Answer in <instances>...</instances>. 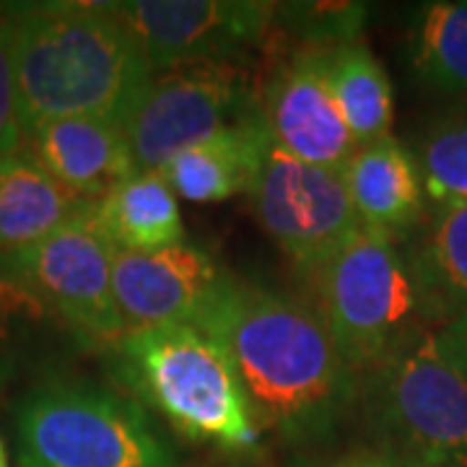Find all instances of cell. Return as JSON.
Masks as SVG:
<instances>
[{
	"label": "cell",
	"instance_id": "6da1fadb",
	"mask_svg": "<svg viewBox=\"0 0 467 467\" xmlns=\"http://www.w3.org/2000/svg\"><path fill=\"white\" fill-rule=\"evenodd\" d=\"M198 330L232 361L257 426L285 441L330 436L358 402L361 377L312 304L232 278Z\"/></svg>",
	"mask_w": 467,
	"mask_h": 467
},
{
	"label": "cell",
	"instance_id": "7a4b0ae2",
	"mask_svg": "<svg viewBox=\"0 0 467 467\" xmlns=\"http://www.w3.org/2000/svg\"><path fill=\"white\" fill-rule=\"evenodd\" d=\"M8 11L24 138L60 117L125 122L153 67L112 3H32Z\"/></svg>",
	"mask_w": 467,
	"mask_h": 467
},
{
	"label": "cell",
	"instance_id": "3957f363",
	"mask_svg": "<svg viewBox=\"0 0 467 467\" xmlns=\"http://www.w3.org/2000/svg\"><path fill=\"white\" fill-rule=\"evenodd\" d=\"M358 402L395 465L467 467V368L439 325H416L364 374Z\"/></svg>",
	"mask_w": 467,
	"mask_h": 467
},
{
	"label": "cell",
	"instance_id": "277c9868",
	"mask_svg": "<svg viewBox=\"0 0 467 467\" xmlns=\"http://www.w3.org/2000/svg\"><path fill=\"white\" fill-rule=\"evenodd\" d=\"M119 379L192 441L250 451L260 426L232 361L190 325L128 330L115 343Z\"/></svg>",
	"mask_w": 467,
	"mask_h": 467
},
{
	"label": "cell",
	"instance_id": "5b68a950",
	"mask_svg": "<svg viewBox=\"0 0 467 467\" xmlns=\"http://www.w3.org/2000/svg\"><path fill=\"white\" fill-rule=\"evenodd\" d=\"M21 467H180L146 410L104 384L55 379L18 402Z\"/></svg>",
	"mask_w": 467,
	"mask_h": 467
},
{
	"label": "cell",
	"instance_id": "8992f818",
	"mask_svg": "<svg viewBox=\"0 0 467 467\" xmlns=\"http://www.w3.org/2000/svg\"><path fill=\"white\" fill-rule=\"evenodd\" d=\"M309 284L312 306L358 377L423 322L416 284L398 242L367 226L335 252Z\"/></svg>",
	"mask_w": 467,
	"mask_h": 467
},
{
	"label": "cell",
	"instance_id": "52a82bcc",
	"mask_svg": "<svg viewBox=\"0 0 467 467\" xmlns=\"http://www.w3.org/2000/svg\"><path fill=\"white\" fill-rule=\"evenodd\" d=\"M260 115L250 70L218 60L156 70L122 125L138 169L159 171L184 149Z\"/></svg>",
	"mask_w": 467,
	"mask_h": 467
},
{
	"label": "cell",
	"instance_id": "ba28073f",
	"mask_svg": "<svg viewBox=\"0 0 467 467\" xmlns=\"http://www.w3.org/2000/svg\"><path fill=\"white\" fill-rule=\"evenodd\" d=\"M115 252L91 208L32 247L3 252L0 270L78 333L117 343L128 330L117 312L112 288Z\"/></svg>",
	"mask_w": 467,
	"mask_h": 467
},
{
	"label": "cell",
	"instance_id": "9c48e42d",
	"mask_svg": "<svg viewBox=\"0 0 467 467\" xmlns=\"http://www.w3.org/2000/svg\"><path fill=\"white\" fill-rule=\"evenodd\" d=\"M252 211L304 278L361 229L346 174L294 159L270 143L250 190Z\"/></svg>",
	"mask_w": 467,
	"mask_h": 467
},
{
	"label": "cell",
	"instance_id": "30bf717a",
	"mask_svg": "<svg viewBox=\"0 0 467 467\" xmlns=\"http://www.w3.org/2000/svg\"><path fill=\"white\" fill-rule=\"evenodd\" d=\"M133 32L153 73L236 60L265 39L275 3L260 0H133L112 3Z\"/></svg>",
	"mask_w": 467,
	"mask_h": 467
},
{
	"label": "cell",
	"instance_id": "8fae6325",
	"mask_svg": "<svg viewBox=\"0 0 467 467\" xmlns=\"http://www.w3.org/2000/svg\"><path fill=\"white\" fill-rule=\"evenodd\" d=\"M229 284V273L190 242L153 252H115L112 288L125 330L201 327Z\"/></svg>",
	"mask_w": 467,
	"mask_h": 467
},
{
	"label": "cell",
	"instance_id": "7c38bea8",
	"mask_svg": "<svg viewBox=\"0 0 467 467\" xmlns=\"http://www.w3.org/2000/svg\"><path fill=\"white\" fill-rule=\"evenodd\" d=\"M263 117L273 143L306 164L346 171L358 150L330 84V50L294 52L267 84Z\"/></svg>",
	"mask_w": 467,
	"mask_h": 467
},
{
	"label": "cell",
	"instance_id": "4fadbf2b",
	"mask_svg": "<svg viewBox=\"0 0 467 467\" xmlns=\"http://www.w3.org/2000/svg\"><path fill=\"white\" fill-rule=\"evenodd\" d=\"M26 150L57 182L88 202L138 171L125 125L107 117H60L24 138Z\"/></svg>",
	"mask_w": 467,
	"mask_h": 467
},
{
	"label": "cell",
	"instance_id": "5bb4252c",
	"mask_svg": "<svg viewBox=\"0 0 467 467\" xmlns=\"http://www.w3.org/2000/svg\"><path fill=\"white\" fill-rule=\"evenodd\" d=\"M343 174L361 226L398 242L426 216V190L416 153L398 138L389 135L358 149Z\"/></svg>",
	"mask_w": 467,
	"mask_h": 467
},
{
	"label": "cell",
	"instance_id": "9a60e30c",
	"mask_svg": "<svg viewBox=\"0 0 467 467\" xmlns=\"http://www.w3.org/2000/svg\"><path fill=\"white\" fill-rule=\"evenodd\" d=\"M423 322L450 325L467 315V202L431 205L402 247Z\"/></svg>",
	"mask_w": 467,
	"mask_h": 467
},
{
	"label": "cell",
	"instance_id": "2e32d148",
	"mask_svg": "<svg viewBox=\"0 0 467 467\" xmlns=\"http://www.w3.org/2000/svg\"><path fill=\"white\" fill-rule=\"evenodd\" d=\"M273 143L265 117H252L229 130L177 153L159 174L177 198L190 202H223L250 195Z\"/></svg>",
	"mask_w": 467,
	"mask_h": 467
},
{
	"label": "cell",
	"instance_id": "e0dca14e",
	"mask_svg": "<svg viewBox=\"0 0 467 467\" xmlns=\"http://www.w3.org/2000/svg\"><path fill=\"white\" fill-rule=\"evenodd\" d=\"M91 208L26 149L0 159V254L32 247Z\"/></svg>",
	"mask_w": 467,
	"mask_h": 467
},
{
	"label": "cell",
	"instance_id": "ac0fdd59",
	"mask_svg": "<svg viewBox=\"0 0 467 467\" xmlns=\"http://www.w3.org/2000/svg\"><path fill=\"white\" fill-rule=\"evenodd\" d=\"M94 221L115 250L153 252L184 242L177 195L159 171L138 169L94 205Z\"/></svg>",
	"mask_w": 467,
	"mask_h": 467
},
{
	"label": "cell",
	"instance_id": "d6986e66",
	"mask_svg": "<svg viewBox=\"0 0 467 467\" xmlns=\"http://www.w3.org/2000/svg\"><path fill=\"white\" fill-rule=\"evenodd\" d=\"M330 84L358 149L389 138L395 97L374 52L361 42L330 50Z\"/></svg>",
	"mask_w": 467,
	"mask_h": 467
},
{
	"label": "cell",
	"instance_id": "ffe728a7",
	"mask_svg": "<svg viewBox=\"0 0 467 467\" xmlns=\"http://www.w3.org/2000/svg\"><path fill=\"white\" fill-rule=\"evenodd\" d=\"M418 84L434 94L467 99V3H426L410 36Z\"/></svg>",
	"mask_w": 467,
	"mask_h": 467
},
{
	"label": "cell",
	"instance_id": "44dd1931",
	"mask_svg": "<svg viewBox=\"0 0 467 467\" xmlns=\"http://www.w3.org/2000/svg\"><path fill=\"white\" fill-rule=\"evenodd\" d=\"M416 159L426 201L431 205L467 202V99L426 128Z\"/></svg>",
	"mask_w": 467,
	"mask_h": 467
},
{
	"label": "cell",
	"instance_id": "7402d4cb",
	"mask_svg": "<svg viewBox=\"0 0 467 467\" xmlns=\"http://www.w3.org/2000/svg\"><path fill=\"white\" fill-rule=\"evenodd\" d=\"M367 21L364 3H275V24L304 42V47L335 50L358 42Z\"/></svg>",
	"mask_w": 467,
	"mask_h": 467
},
{
	"label": "cell",
	"instance_id": "603a6c76",
	"mask_svg": "<svg viewBox=\"0 0 467 467\" xmlns=\"http://www.w3.org/2000/svg\"><path fill=\"white\" fill-rule=\"evenodd\" d=\"M24 149V130L18 115L16 78L11 60V11L0 5V159Z\"/></svg>",
	"mask_w": 467,
	"mask_h": 467
},
{
	"label": "cell",
	"instance_id": "cb8c5ba5",
	"mask_svg": "<svg viewBox=\"0 0 467 467\" xmlns=\"http://www.w3.org/2000/svg\"><path fill=\"white\" fill-rule=\"evenodd\" d=\"M327 467H400L395 465L389 457H384L377 450H364V451H350L346 457L335 460Z\"/></svg>",
	"mask_w": 467,
	"mask_h": 467
},
{
	"label": "cell",
	"instance_id": "d4e9b609",
	"mask_svg": "<svg viewBox=\"0 0 467 467\" xmlns=\"http://www.w3.org/2000/svg\"><path fill=\"white\" fill-rule=\"evenodd\" d=\"M441 330H444L447 340L451 343V348L460 353V358H462V364H465L467 368V315L465 317L454 319L450 325H444Z\"/></svg>",
	"mask_w": 467,
	"mask_h": 467
},
{
	"label": "cell",
	"instance_id": "484cf974",
	"mask_svg": "<svg viewBox=\"0 0 467 467\" xmlns=\"http://www.w3.org/2000/svg\"><path fill=\"white\" fill-rule=\"evenodd\" d=\"M0 467H8V454H5V447L0 441Z\"/></svg>",
	"mask_w": 467,
	"mask_h": 467
}]
</instances>
